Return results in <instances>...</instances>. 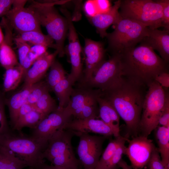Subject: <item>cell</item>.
<instances>
[{"instance_id": "cell-27", "label": "cell", "mask_w": 169, "mask_h": 169, "mask_svg": "<svg viewBox=\"0 0 169 169\" xmlns=\"http://www.w3.org/2000/svg\"><path fill=\"white\" fill-rule=\"evenodd\" d=\"M27 166L24 161L13 152L0 150V169H23Z\"/></svg>"}, {"instance_id": "cell-10", "label": "cell", "mask_w": 169, "mask_h": 169, "mask_svg": "<svg viewBox=\"0 0 169 169\" xmlns=\"http://www.w3.org/2000/svg\"><path fill=\"white\" fill-rule=\"evenodd\" d=\"M73 132L79 138L77 151L84 169H95L103 152V143L107 137Z\"/></svg>"}, {"instance_id": "cell-42", "label": "cell", "mask_w": 169, "mask_h": 169, "mask_svg": "<svg viewBox=\"0 0 169 169\" xmlns=\"http://www.w3.org/2000/svg\"><path fill=\"white\" fill-rule=\"evenodd\" d=\"M158 125L161 126L169 127V98L166 101L159 120Z\"/></svg>"}, {"instance_id": "cell-25", "label": "cell", "mask_w": 169, "mask_h": 169, "mask_svg": "<svg viewBox=\"0 0 169 169\" xmlns=\"http://www.w3.org/2000/svg\"><path fill=\"white\" fill-rule=\"evenodd\" d=\"M24 75V70L20 64L6 69L3 78V86L4 91L16 89Z\"/></svg>"}, {"instance_id": "cell-35", "label": "cell", "mask_w": 169, "mask_h": 169, "mask_svg": "<svg viewBox=\"0 0 169 169\" xmlns=\"http://www.w3.org/2000/svg\"><path fill=\"white\" fill-rule=\"evenodd\" d=\"M127 138L124 137L117 147L106 169H118L120 168L118 163L122 159L123 155L124 154L126 146L125 144Z\"/></svg>"}, {"instance_id": "cell-51", "label": "cell", "mask_w": 169, "mask_h": 169, "mask_svg": "<svg viewBox=\"0 0 169 169\" xmlns=\"http://www.w3.org/2000/svg\"><path fill=\"white\" fill-rule=\"evenodd\" d=\"M149 169H152L151 168H149Z\"/></svg>"}, {"instance_id": "cell-34", "label": "cell", "mask_w": 169, "mask_h": 169, "mask_svg": "<svg viewBox=\"0 0 169 169\" xmlns=\"http://www.w3.org/2000/svg\"><path fill=\"white\" fill-rule=\"evenodd\" d=\"M49 90L45 81H39L32 86L28 94L27 103L34 105L42 95Z\"/></svg>"}, {"instance_id": "cell-14", "label": "cell", "mask_w": 169, "mask_h": 169, "mask_svg": "<svg viewBox=\"0 0 169 169\" xmlns=\"http://www.w3.org/2000/svg\"><path fill=\"white\" fill-rule=\"evenodd\" d=\"M71 116L58 108L44 118L33 129L31 136L47 144L49 140L59 130L64 129Z\"/></svg>"}, {"instance_id": "cell-12", "label": "cell", "mask_w": 169, "mask_h": 169, "mask_svg": "<svg viewBox=\"0 0 169 169\" xmlns=\"http://www.w3.org/2000/svg\"><path fill=\"white\" fill-rule=\"evenodd\" d=\"M61 12L66 18L68 23L69 43L67 50L69 57L71 70L67 77L73 85L75 82L79 80L82 75V64L81 53L82 50L70 12L66 8L62 9Z\"/></svg>"}, {"instance_id": "cell-29", "label": "cell", "mask_w": 169, "mask_h": 169, "mask_svg": "<svg viewBox=\"0 0 169 169\" xmlns=\"http://www.w3.org/2000/svg\"><path fill=\"white\" fill-rule=\"evenodd\" d=\"M124 137L121 135L110 140L102 152L95 169H106Z\"/></svg>"}, {"instance_id": "cell-31", "label": "cell", "mask_w": 169, "mask_h": 169, "mask_svg": "<svg viewBox=\"0 0 169 169\" xmlns=\"http://www.w3.org/2000/svg\"><path fill=\"white\" fill-rule=\"evenodd\" d=\"M97 99L91 101L71 114L74 119H85L99 117V107Z\"/></svg>"}, {"instance_id": "cell-33", "label": "cell", "mask_w": 169, "mask_h": 169, "mask_svg": "<svg viewBox=\"0 0 169 169\" xmlns=\"http://www.w3.org/2000/svg\"><path fill=\"white\" fill-rule=\"evenodd\" d=\"M33 106L35 109L45 117L58 108L55 101L50 95L49 90L46 91L42 95Z\"/></svg>"}, {"instance_id": "cell-40", "label": "cell", "mask_w": 169, "mask_h": 169, "mask_svg": "<svg viewBox=\"0 0 169 169\" xmlns=\"http://www.w3.org/2000/svg\"><path fill=\"white\" fill-rule=\"evenodd\" d=\"M4 103L0 92V134L9 131L5 113Z\"/></svg>"}, {"instance_id": "cell-3", "label": "cell", "mask_w": 169, "mask_h": 169, "mask_svg": "<svg viewBox=\"0 0 169 169\" xmlns=\"http://www.w3.org/2000/svg\"><path fill=\"white\" fill-rule=\"evenodd\" d=\"M67 1L43 3L31 1L28 7L34 12L40 25L46 28L48 35L55 42L56 50L60 57L65 54L64 43L68 31V23L66 18L59 13L54 6Z\"/></svg>"}, {"instance_id": "cell-48", "label": "cell", "mask_w": 169, "mask_h": 169, "mask_svg": "<svg viewBox=\"0 0 169 169\" xmlns=\"http://www.w3.org/2000/svg\"><path fill=\"white\" fill-rule=\"evenodd\" d=\"M118 166L119 167L122 169H133L131 166L129 165L122 159L119 163Z\"/></svg>"}, {"instance_id": "cell-28", "label": "cell", "mask_w": 169, "mask_h": 169, "mask_svg": "<svg viewBox=\"0 0 169 169\" xmlns=\"http://www.w3.org/2000/svg\"><path fill=\"white\" fill-rule=\"evenodd\" d=\"M45 116L35 109L18 119L13 128L14 130L21 131L24 127L34 129Z\"/></svg>"}, {"instance_id": "cell-15", "label": "cell", "mask_w": 169, "mask_h": 169, "mask_svg": "<svg viewBox=\"0 0 169 169\" xmlns=\"http://www.w3.org/2000/svg\"><path fill=\"white\" fill-rule=\"evenodd\" d=\"M83 51L85 67L84 76L80 79L79 83L90 79L96 69L105 60V50L103 44L101 42L85 38Z\"/></svg>"}, {"instance_id": "cell-43", "label": "cell", "mask_w": 169, "mask_h": 169, "mask_svg": "<svg viewBox=\"0 0 169 169\" xmlns=\"http://www.w3.org/2000/svg\"><path fill=\"white\" fill-rule=\"evenodd\" d=\"M155 80L158 83L163 87H169V73L168 71L162 72L156 76Z\"/></svg>"}, {"instance_id": "cell-46", "label": "cell", "mask_w": 169, "mask_h": 169, "mask_svg": "<svg viewBox=\"0 0 169 169\" xmlns=\"http://www.w3.org/2000/svg\"><path fill=\"white\" fill-rule=\"evenodd\" d=\"M34 109V108L33 105L27 102L25 103L21 107L19 110L17 120L18 119L22 117Z\"/></svg>"}, {"instance_id": "cell-37", "label": "cell", "mask_w": 169, "mask_h": 169, "mask_svg": "<svg viewBox=\"0 0 169 169\" xmlns=\"http://www.w3.org/2000/svg\"><path fill=\"white\" fill-rule=\"evenodd\" d=\"M162 7V27L164 29L169 31V0H157Z\"/></svg>"}, {"instance_id": "cell-2", "label": "cell", "mask_w": 169, "mask_h": 169, "mask_svg": "<svg viewBox=\"0 0 169 169\" xmlns=\"http://www.w3.org/2000/svg\"><path fill=\"white\" fill-rule=\"evenodd\" d=\"M120 56L123 76L148 87L156 76L168 71V64L143 44L125 50Z\"/></svg>"}, {"instance_id": "cell-41", "label": "cell", "mask_w": 169, "mask_h": 169, "mask_svg": "<svg viewBox=\"0 0 169 169\" xmlns=\"http://www.w3.org/2000/svg\"><path fill=\"white\" fill-rule=\"evenodd\" d=\"M84 12L89 18H91L99 14L95 0L86 1L84 5Z\"/></svg>"}, {"instance_id": "cell-39", "label": "cell", "mask_w": 169, "mask_h": 169, "mask_svg": "<svg viewBox=\"0 0 169 169\" xmlns=\"http://www.w3.org/2000/svg\"><path fill=\"white\" fill-rule=\"evenodd\" d=\"M147 165L152 169H165L156 147L153 151Z\"/></svg>"}, {"instance_id": "cell-7", "label": "cell", "mask_w": 169, "mask_h": 169, "mask_svg": "<svg viewBox=\"0 0 169 169\" xmlns=\"http://www.w3.org/2000/svg\"><path fill=\"white\" fill-rule=\"evenodd\" d=\"M168 91L154 80L148 86L145 98L139 126V132L148 137L158 126L159 118L168 98Z\"/></svg>"}, {"instance_id": "cell-32", "label": "cell", "mask_w": 169, "mask_h": 169, "mask_svg": "<svg viewBox=\"0 0 169 169\" xmlns=\"http://www.w3.org/2000/svg\"><path fill=\"white\" fill-rule=\"evenodd\" d=\"M50 68L49 72L45 82L49 90H52L56 84L66 77L64 68L57 61L55 60Z\"/></svg>"}, {"instance_id": "cell-23", "label": "cell", "mask_w": 169, "mask_h": 169, "mask_svg": "<svg viewBox=\"0 0 169 169\" xmlns=\"http://www.w3.org/2000/svg\"><path fill=\"white\" fill-rule=\"evenodd\" d=\"M156 128L158 150L165 169H169V127L160 126Z\"/></svg>"}, {"instance_id": "cell-30", "label": "cell", "mask_w": 169, "mask_h": 169, "mask_svg": "<svg viewBox=\"0 0 169 169\" xmlns=\"http://www.w3.org/2000/svg\"><path fill=\"white\" fill-rule=\"evenodd\" d=\"M0 63L6 69L19 64L12 46L8 44L3 43L0 45Z\"/></svg>"}, {"instance_id": "cell-21", "label": "cell", "mask_w": 169, "mask_h": 169, "mask_svg": "<svg viewBox=\"0 0 169 169\" xmlns=\"http://www.w3.org/2000/svg\"><path fill=\"white\" fill-rule=\"evenodd\" d=\"M99 107V117L111 128L119 136L120 135V116L111 103L101 95L97 99Z\"/></svg>"}, {"instance_id": "cell-22", "label": "cell", "mask_w": 169, "mask_h": 169, "mask_svg": "<svg viewBox=\"0 0 169 169\" xmlns=\"http://www.w3.org/2000/svg\"><path fill=\"white\" fill-rule=\"evenodd\" d=\"M31 86H23L22 90L13 95L5 101L9 111L10 123L12 128L16 122L19 110L21 107L27 102Z\"/></svg>"}, {"instance_id": "cell-13", "label": "cell", "mask_w": 169, "mask_h": 169, "mask_svg": "<svg viewBox=\"0 0 169 169\" xmlns=\"http://www.w3.org/2000/svg\"><path fill=\"white\" fill-rule=\"evenodd\" d=\"M128 145L124 154L129 159L133 169H142L147 165L153 150L156 147L152 141L142 135L127 138Z\"/></svg>"}, {"instance_id": "cell-38", "label": "cell", "mask_w": 169, "mask_h": 169, "mask_svg": "<svg viewBox=\"0 0 169 169\" xmlns=\"http://www.w3.org/2000/svg\"><path fill=\"white\" fill-rule=\"evenodd\" d=\"M18 49L19 64L21 66L27 57L31 46L28 43L14 40Z\"/></svg>"}, {"instance_id": "cell-26", "label": "cell", "mask_w": 169, "mask_h": 169, "mask_svg": "<svg viewBox=\"0 0 169 169\" xmlns=\"http://www.w3.org/2000/svg\"><path fill=\"white\" fill-rule=\"evenodd\" d=\"M73 85L66 77L52 89L59 101V108H64L68 105L73 89Z\"/></svg>"}, {"instance_id": "cell-36", "label": "cell", "mask_w": 169, "mask_h": 169, "mask_svg": "<svg viewBox=\"0 0 169 169\" xmlns=\"http://www.w3.org/2000/svg\"><path fill=\"white\" fill-rule=\"evenodd\" d=\"M48 47L43 45H34L31 46L26 58L33 64L38 58L47 52Z\"/></svg>"}, {"instance_id": "cell-11", "label": "cell", "mask_w": 169, "mask_h": 169, "mask_svg": "<svg viewBox=\"0 0 169 169\" xmlns=\"http://www.w3.org/2000/svg\"><path fill=\"white\" fill-rule=\"evenodd\" d=\"M26 0H14L5 18L10 26L19 33L32 31H41L40 25L34 12L25 7Z\"/></svg>"}, {"instance_id": "cell-49", "label": "cell", "mask_w": 169, "mask_h": 169, "mask_svg": "<svg viewBox=\"0 0 169 169\" xmlns=\"http://www.w3.org/2000/svg\"><path fill=\"white\" fill-rule=\"evenodd\" d=\"M4 38V36L0 27V45L3 41Z\"/></svg>"}, {"instance_id": "cell-50", "label": "cell", "mask_w": 169, "mask_h": 169, "mask_svg": "<svg viewBox=\"0 0 169 169\" xmlns=\"http://www.w3.org/2000/svg\"><path fill=\"white\" fill-rule=\"evenodd\" d=\"M29 169H34L33 168H32V167H30L29 168Z\"/></svg>"}, {"instance_id": "cell-18", "label": "cell", "mask_w": 169, "mask_h": 169, "mask_svg": "<svg viewBox=\"0 0 169 169\" xmlns=\"http://www.w3.org/2000/svg\"><path fill=\"white\" fill-rule=\"evenodd\" d=\"M57 54L58 53L56 50L52 54H49L47 52L36 60L24 75L23 86H31L40 81Z\"/></svg>"}, {"instance_id": "cell-20", "label": "cell", "mask_w": 169, "mask_h": 169, "mask_svg": "<svg viewBox=\"0 0 169 169\" xmlns=\"http://www.w3.org/2000/svg\"><path fill=\"white\" fill-rule=\"evenodd\" d=\"M101 93L99 89L79 87L73 89L65 110L71 116L72 113L88 102L96 99Z\"/></svg>"}, {"instance_id": "cell-17", "label": "cell", "mask_w": 169, "mask_h": 169, "mask_svg": "<svg viewBox=\"0 0 169 169\" xmlns=\"http://www.w3.org/2000/svg\"><path fill=\"white\" fill-rule=\"evenodd\" d=\"M140 43L158 51L161 58L166 63H169V31L148 28L147 35Z\"/></svg>"}, {"instance_id": "cell-16", "label": "cell", "mask_w": 169, "mask_h": 169, "mask_svg": "<svg viewBox=\"0 0 169 169\" xmlns=\"http://www.w3.org/2000/svg\"><path fill=\"white\" fill-rule=\"evenodd\" d=\"M64 129L73 132L93 133L106 137L114 136L115 137L120 136L118 135L111 128L101 120L96 118L74 119L67 123L64 125Z\"/></svg>"}, {"instance_id": "cell-44", "label": "cell", "mask_w": 169, "mask_h": 169, "mask_svg": "<svg viewBox=\"0 0 169 169\" xmlns=\"http://www.w3.org/2000/svg\"><path fill=\"white\" fill-rule=\"evenodd\" d=\"M14 0H0V17L5 15L11 9Z\"/></svg>"}, {"instance_id": "cell-6", "label": "cell", "mask_w": 169, "mask_h": 169, "mask_svg": "<svg viewBox=\"0 0 169 169\" xmlns=\"http://www.w3.org/2000/svg\"><path fill=\"white\" fill-rule=\"evenodd\" d=\"M113 31L108 33V48L112 54H120L140 43L147 35L148 28L128 18H121L114 25Z\"/></svg>"}, {"instance_id": "cell-19", "label": "cell", "mask_w": 169, "mask_h": 169, "mask_svg": "<svg viewBox=\"0 0 169 169\" xmlns=\"http://www.w3.org/2000/svg\"><path fill=\"white\" fill-rule=\"evenodd\" d=\"M120 2L121 0L116 1L107 11L89 18L102 38L107 36L108 28L112 24L115 25L121 18L119 12Z\"/></svg>"}, {"instance_id": "cell-4", "label": "cell", "mask_w": 169, "mask_h": 169, "mask_svg": "<svg viewBox=\"0 0 169 169\" xmlns=\"http://www.w3.org/2000/svg\"><path fill=\"white\" fill-rule=\"evenodd\" d=\"M47 145L32 136L16 135L10 130L0 134V150L13 152L34 169L44 162L42 153Z\"/></svg>"}, {"instance_id": "cell-24", "label": "cell", "mask_w": 169, "mask_h": 169, "mask_svg": "<svg viewBox=\"0 0 169 169\" xmlns=\"http://www.w3.org/2000/svg\"><path fill=\"white\" fill-rule=\"evenodd\" d=\"M14 40L30 43L33 45H44L56 49L54 40L49 35L44 34L41 31H32L20 33L14 38Z\"/></svg>"}, {"instance_id": "cell-8", "label": "cell", "mask_w": 169, "mask_h": 169, "mask_svg": "<svg viewBox=\"0 0 169 169\" xmlns=\"http://www.w3.org/2000/svg\"><path fill=\"white\" fill-rule=\"evenodd\" d=\"M121 17L136 20L149 28L162 27V7L156 0H121Z\"/></svg>"}, {"instance_id": "cell-1", "label": "cell", "mask_w": 169, "mask_h": 169, "mask_svg": "<svg viewBox=\"0 0 169 169\" xmlns=\"http://www.w3.org/2000/svg\"><path fill=\"white\" fill-rule=\"evenodd\" d=\"M148 87L123 76L121 79L102 95L125 122L127 136H138L143 106Z\"/></svg>"}, {"instance_id": "cell-5", "label": "cell", "mask_w": 169, "mask_h": 169, "mask_svg": "<svg viewBox=\"0 0 169 169\" xmlns=\"http://www.w3.org/2000/svg\"><path fill=\"white\" fill-rule=\"evenodd\" d=\"M74 135L70 130L62 129L48 141L42 157L56 169H78L79 161L76 158L71 143Z\"/></svg>"}, {"instance_id": "cell-47", "label": "cell", "mask_w": 169, "mask_h": 169, "mask_svg": "<svg viewBox=\"0 0 169 169\" xmlns=\"http://www.w3.org/2000/svg\"><path fill=\"white\" fill-rule=\"evenodd\" d=\"M35 169H56L53 165H49L44 163V162L38 165Z\"/></svg>"}, {"instance_id": "cell-45", "label": "cell", "mask_w": 169, "mask_h": 169, "mask_svg": "<svg viewBox=\"0 0 169 169\" xmlns=\"http://www.w3.org/2000/svg\"><path fill=\"white\" fill-rule=\"evenodd\" d=\"M95 1L99 14L107 11L111 6L110 1L108 0H96Z\"/></svg>"}, {"instance_id": "cell-9", "label": "cell", "mask_w": 169, "mask_h": 169, "mask_svg": "<svg viewBox=\"0 0 169 169\" xmlns=\"http://www.w3.org/2000/svg\"><path fill=\"white\" fill-rule=\"evenodd\" d=\"M123 73L119 54H112L96 69L91 78L79 87L106 90L121 79Z\"/></svg>"}]
</instances>
